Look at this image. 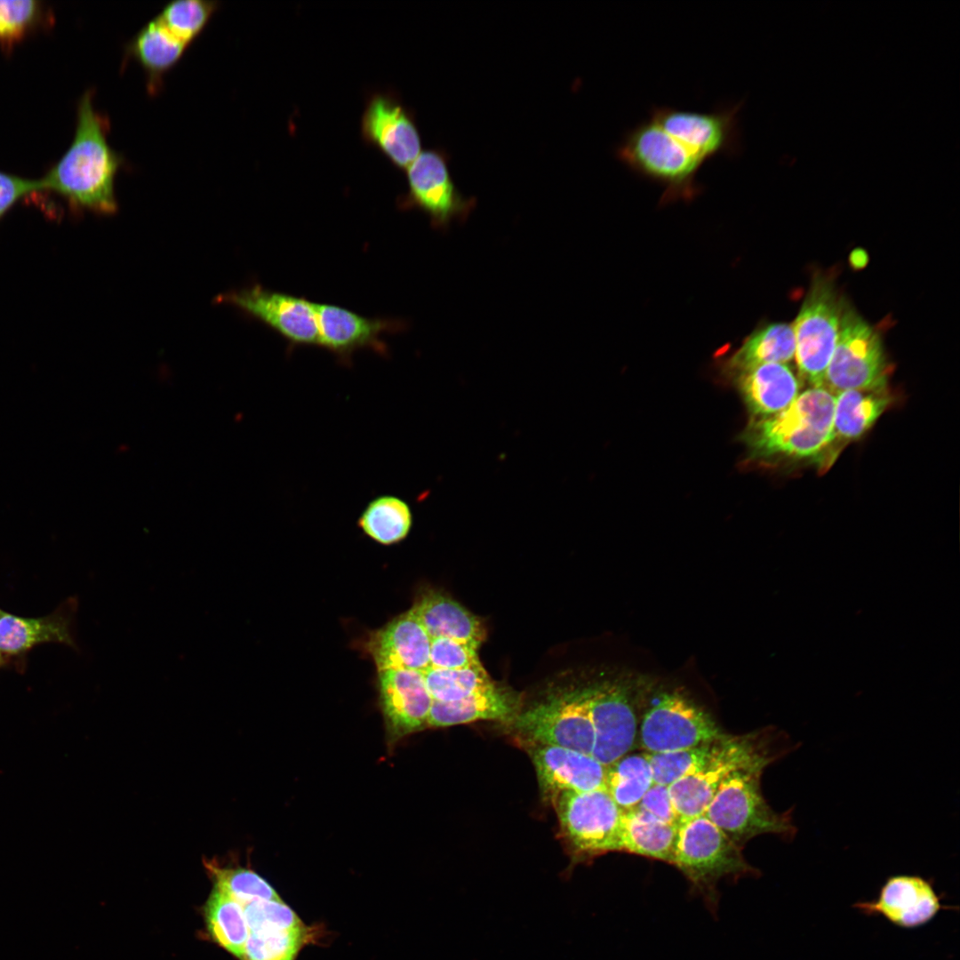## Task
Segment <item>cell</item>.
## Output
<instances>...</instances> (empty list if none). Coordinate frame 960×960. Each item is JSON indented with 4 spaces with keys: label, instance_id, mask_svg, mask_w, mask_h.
<instances>
[{
    "label": "cell",
    "instance_id": "cell-1",
    "mask_svg": "<svg viewBox=\"0 0 960 960\" xmlns=\"http://www.w3.org/2000/svg\"><path fill=\"white\" fill-rule=\"evenodd\" d=\"M109 129L108 117L93 106V91L85 92L78 103L71 145L40 179L42 191L56 193L76 211L114 214L117 211L116 177L125 160L109 145Z\"/></svg>",
    "mask_w": 960,
    "mask_h": 960
},
{
    "label": "cell",
    "instance_id": "cell-2",
    "mask_svg": "<svg viewBox=\"0 0 960 960\" xmlns=\"http://www.w3.org/2000/svg\"><path fill=\"white\" fill-rule=\"evenodd\" d=\"M835 394L826 387H809L783 411L755 419L745 441L755 456L820 462L836 444Z\"/></svg>",
    "mask_w": 960,
    "mask_h": 960
},
{
    "label": "cell",
    "instance_id": "cell-3",
    "mask_svg": "<svg viewBox=\"0 0 960 960\" xmlns=\"http://www.w3.org/2000/svg\"><path fill=\"white\" fill-rule=\"evenodd\" d=\"M792 747L781 732L726 734L701 769L668 786L679 824L704 814L720 784L732 772L750 767L765 769Z\"/></svg>",
    "mask_w": 960,
    "mask_h": 960
},
{
    "label": "cell",
    "instance_id": "cell-4",
    "mask_svg": "<svg viewBox=\"0 0 960 960\" xmlns=\"http://www.w3.org/2000/svg\"><path fill=\"white\" fill-rule=\"evenodd\" d=\"M671 864L684 875L713 912L718 906L717 884L721 879L756 875L740 846L704 814L678 825Z\"/></svg>",
    "mask_w": 960,
    "mask_h": 960
},
{
    "label": "cell",
    "instance_id": "cell-5",
    "mask_svg": "<svg viewBox=\"0 0 960 960\" xmlns=\"http://www.w3.org/2000/svg\"><path fill=\"white\" fill-rule=\"evenodd\" d=\"M764 770L750 767L732 772L720 784L704 812L740 846L763 834L786 839L796 834L791 812H777L764 799L761 790Z\"/></svg>",
    "mask_w": 960,
    "mask_h": 960
},
{
    "label": "cell",
    "instance_id": "cell-6",
    "mask_svg": "<svg viewBox=\"0 0 960 960\" xmlns=\"http://www.w3.org/2000/svg\"><path fill=\"white\" fill-rule=\"evenodd\" d=\"M615 156L632 172L664 185L668 196L692 195L704 164L651 117L625 133Z\"/></svg>",
    "mask_w": 960,
    "mask_h": 960
},
{
    "label": "cell",
    "instance_id": "cell-7",
    "mask_svg": "<svg viewBox=\"0 0 960 960\" xmlns=\"http://www.w3.org/2000/svg\"><path fill=\"white\" fill-rule=\"evenodd\" d=\"M843 306L832 281L816 276L792 325L797 371L810 387H824L839 335Z\"/></svg>",
    "mask_w": 960,
    "mask_h": 960
},
{
    "label": "cell",
    "instance_id": "cell-8",
    "mask_svg": "<svg viewBox=\"0 0 960 960\" xmlns=\"http://www.w3.org/2000/svg\"><path fill=\"white\" fill-rule=\"evenodd\" d=\"M889 365L880 335L844 303L838 339L824 387L834 394L847 389L886 388Z\"/></svg>",
    "mask_w": 960,
    "mask_h": 960
},
{
    "label": "cell",
    "instance_id": "cell-9",
    "mask_svg": "<svg viewBox=\"0 0 960 960\" xmlns=\"http://www.w3.org/2000/svg\"><path fill=\"white\" fill-rule=\"evenodd\" d=\"M590 688L555 692L517 715L516 727L534 745L592 754L595 731L589 712Z\"/></svg>",
    "mask_w": 960,
    "mask_h": 960
},
{
    "label": "cell",
    "instance_id": "cell-10",
    "mask_svg": "<svg viewBox=\"0 0 960 960\" xmlns=\"http://www.w3.org/2000/svg\"><path fill=\"white\" fill-rule=\"evenodd\" d=\"M639 740L645 753L675 751L713 742L723 732L713 718L677 693L661 694L644 716Z\"/></svg>",
    "mask_w": 960,
    "mask_h": 960
},
{
    "label": "cell",
    "instance_id": "cell-11",
    "mask_svg": "<svg viewBox=\"0 0 960 960\" xmlns=\"http://www.w3.org/2000/svg\"><path fill=\"white\" fill-rule=\"evenodd\" d=\"M448 154L442 148L421 151L405 169L408 191L403 205L426 213L436 228H446L453 220H464L476 205L464 196L449 170Z\"/></svg>",
    "mask_w": 960,
    "mask_h": 960
},
{
    "label": "cell",
    "instance_id": "cell-12",
    "mask_svg": "<svg viewBox=\"0 0 960 960\" xmlns=\"http://www.w3.org/2000/svg\"><path fill=\"white\" fill-rule=\"evenodd\" d=\"M742 104L723 105L707 113L653 107L650 117L705 163L717 155L739 154Z\"/></svg>",
    "mask_w": 960,
    "mask_h": 960
},
{
    "label": "cell",
    "instance_id": "cell-13",
    "mask_svg": "<svg viewBox=\"0 0 960 960\" xmlns=\"http://www.w3.org/2000/svg\"><path fill=\"white\" fill-rule=\"evenodd\" d=\"M553 800L562 831L578 852L588 855L616 852L623 810L606 789L564 791Z\"/></svg>",
    "mask_w": 960,
    "mask_h": 960
},
{
    "label": "cell",
    "instance_id": "cell-14",
    "mask_svg": "<svg viewBox=\"0 0 960 960\" xmlns=\"http://www.w3.org/2000/svg\"><path fill=\"white\" fill-rule=\"evenodd\" d=\"M216 301L240 308L270 327L292 346L318 345L314 302L306 298L254 284L220 294Z\"/></svg>",
    "mask_w": 960,
    "mask_h": 960
},
{
    "label": "cell",
    "instance_id": "cell-15",
    "mask_svg": "<svg viewBox=\"0 0 960 960\" xmlns=\"http://www.w3.org/2000/svg\"><path fill=\"white\" fill-rule=\"evenodd\" d=\"M364 142L379 149L395 166L405 170L421 152L414 114L390 92L372 93L361 119Z\"/></svg>",
    "mask_w": 960,
    "mask_h": 960
},
{
    "label": "cell",
    "instance_id": "cell-16",
    "mask_svg": "<svg viewBox=\"0 0 960 960\" xmlns=\"http://www.w3.org/2000/svg\"><path fill=\"white\" fill-rule=\"evenodd\" d=\"M314 308L318 345L342 363H349L353 354L363 348L387 355L388 347L382 335L404 328V323L396 319L366 317L337 305L314 302Z\"/></svg>",
    "mask_w": 960,
    "mask_h": 960
},
{
    "label": "cell",
    "instance_id": "cell-17",
    "mask_svg": "<svg viewBox=\"0 0 960 960\" xmlns=\"http://www.w3.org/2000/svg\"><path fill=\"white\" fill-rule=\"evenodd\" d=\"M377 689L389 745L428 726L433 700L421 671H378Z\"/></svg>",
    "mask_w": 960,
    "mask_h": 960
},
{
    "label": "cell",
    "instance_id": "cell-18",
    "mask_svg": "<svg viewBox=\"0 0 960 960\" xmlns=\"http://www.w3.org/2000/svg\"><path fill=\"white\" fill-rule=\"evenodd\" d=\"M853 908L868 916H882L900 928H916L929 923L941 909L932 884L918 876H893L881 887L877 898L859 901Z\"/></svg>",
    "mask_w": 960,
    "mask_h": 960
},
{
    "label": "cell",
    "instance_id": "cell-19",
    "mask_svg": "<svg viewBox=\"0 0 960 960\" xmlns=\"http://www.w3.org/2000/svg\"><path fill=\"white\" fill-rule=\"evenodd\" d=\"M589 712L595 731L591 756L608 767L633 747L637 725L635 711L625 690L607 684L590 688Z\"/></svg>",
    "mask_w": 960,
    "mask_h": 960
},
{
    "label": "cell",
    "instance_id": "cell-20",
    "mask_svg": "<svg viewBox=\"0 0 960 960\" xmlns=\"http://www.w3.org/2000/svg\"><path fill=\"white\" fill-rule=\"evenodd\" d=\"M364 647L378 671L429 667L430 637L411 610L369 633Z\"/></svg>",
    "mask_w": 960,
    "mask_h": 960
},
{
    "label": "cell",
    "instance_id": "cell-21",
    "mask_svg": "<svg viewBox=\"0 0 960 960\" xmlns=\"http://www.w3.org/2000/svg\"><path fill=\"white\" fill-rule=\"evenodd\" d=\"M532 762L541 791L552 799L564 791L605 789L607 766L572 749L534 745Z\"/></svg>",
    "mask_w": 960,
    "mask_h": 960
},
{
    "label": "cell",
    "instance_id": "cell-22",
    "mask_svg": "<svg viewBox=\"0 0 960 960\" xmlns=\"http://www.w3.org/2000/svg\"><path fill=\"white\" fill-rule=\"evenodd\" d=\"M738 384L755 419L772 416L789 406L800 394V381L788 364L770 363L739 372Z\"/></svg>",
    "mask_w": 960,
    "mask_h": 960
},
{
    "label": "cell",
    "instance_id": "cell-23",
    "mask_svg": "<svg viewBox=\"0 0 960 960\" xmlns=\"http://www.w3.org/2000/svg\"><path fill=\"white\" fill-rule=\"evenodd\" d=\"M188 46L155 16L126 43L124 57L133 59L141 66L147 90L155 95L162 90L165 74L178 63Z\"/></svg>",
    "mask_w": 960,
    "mask_h": 960
},
{
    "label": "cell",
    "instance_id": "cell-24",
    "mask_svg": "<svg viewBox=\"0 0 960 960\" xmlns=\"http://www.w3.org/2000/svg\"><path fill=\"white\" fill-rule=\"evenodd\" d=\"M410 610L430 639L446 637L478 648L485 637L481 621L458 602L440 592H424Z\"/></svg>",
    "mask_w": 960,
    "mask_h": 960
},
{
    "label": "cell",
    "instance_id": "cell-25",
    "mask_svg": "<svg viewBox=\"0 0 960 960\" xmlns=\"http://www.w3.org/2000/svg\"><path fill=\"white\" fill-rule=\"evenodd\" d=\"M516 698L494 684L462 700L452 702L432 701L428 726L445 727L478 720L505 721L516 717Z\"/></svg>",
    "mask_w": 960,
    "mask_h": 960
},
{
    "label": "cell",
    "instance_id": "cell-26",
    "mask_svg": "<svg viewBox=\"0 0 960 960\" xmlns=\"http://www.w3.org/2000/svg\"><path fill=\"white\" fill-rule=\"evenodd\" d=\"M677 826L664 823L634 807L622 811L616 852L672 863Z\"/></svg>",
    "mask_w": 960,
    "mask_h": 960
},
{
    "label": "cell",
    "instance_id": "cell-27",
    "mask_svg": "<svg viewBox=\"0 0 960 960\" xmlns=\"http://www.w3.org/2000/svg\"><path fill=\"white\" fill-rule=\"evenodd\" d=\"M892 401L888 387L847 389L835 394V441H852L868 432Z\"/></svg>",
    "mask_w": 960,
    "mask_h": 960
},
{
    "label": "cell",
    "instance_id": "cell-28",
    "mask_svg": "<svg viewBox=\"0 0 960 960\" xmlns=\"http://www.w3.org/2000/svg\"><path fill=\"white\" fill-rule=\"evenodd\" d=\"M49 642L75 646L68 621L61 617L22 618L0 615V658L17 655Z\"/></svg>",
    "mask_w": 960,
    "mask_h": 960
},
{
    "label": "cell",
    "instance_id": "cell-29",
    "mask_svg": "<svg viewBox=\"0 0 960 960\" xmlns=\"http://www.w3.org/2000/svg\"><path fill=\"white\" fill-rule=\"evenodd\" d=\"M796 342L792 325L774 323L757 329L730 357V369L741 372L754 366L788 364L795 359Z\"/></svg>",
    "mask_w": 960,
    "mask_h": 960
},
{
    "label": "cell",
    "instance_id": "cell-30",
    "mask_svg": "<svg viewBox=\"0 0 960 960\" xmlns=\"http://www.w3.org/2000/svg\"><path fill=\"white\" fill-rule=\"evenodd\" d=\"M410 505L393 494H382L370 500L358 517L363 532L381 545L404 540L412 526Z\"/></svg>",
    "mask_w": 960,
    "mask_h": 960
},
{
    "label": "cell",
    "instance_id": "cell-31",
    "mask_svg": "<svg viewBox=\"0 0 960 960\" xmlns=\"http://www.w3.org/2000/svg\"><path fill=\"white\" fill-rule=\"evenodd\" d=\"M204 917L212 939L241 958L250 933L244 906L213 888L205 904Z\"/></svg>",
    "mask_w": 960,
    "mask_h": 960
},
{
    "label": "cell",
    "instance_id": "cell-32",
    "mask_svg": "<svg viewBox=\"0 0 960 960\" xmlns=\"http://www.w3.org/2000/svg\"><path fill=\"white\" fill-rule=\"evenodd\" d=\"M652 784L645 753L625 755L607 767L605 789L623 811L636 807Z\"/></svg>",
    "mask_w": 960,
    "mask_h": 960
},
{
    "label": "cell",
    "instance_id": "cell-33",
    "mask_svg": "<svg viewBox=\"0 0 960 960\" xmlns=\"http://www.w3.org/2000/svg\"><path fill=\"white\" fill-rule=\"evenodd\" d=\"M422 673L432 700L439 702L462 700L494 684L480 662L460 669L428 667Z\"/></svg>",
    "mask_w": 960,
    "mask_h": 960
},
{
    "label": "cell",
    "instance_id": "cell-34",
    "mask_svg": "<svg viewBox=\"0 0 960 960\" xmlns=\"http://www.w3.org/2000/svg\"><path fill=\"white\" fill-rule=\"evenodd\" d=\"M213 888L243 906L252 901L281 900L275 889L256 872L245 868H224L206 861Z\"/></svg>",
    "mask_w": 960,
    "mask_h": 960
},
{
    "label": "cell",
    "instance_id": "cell-35",
    "mask_svg": "<svg viewBox=\"0 0 960 960\" xmlns=\"http://www.w3.org/2000/svg\"><path fill=\"white\" fill-rule=\"evenodd\" d=\"M721 739L675 751L656 754L645 753L652 768L653 783L670 786L674 782L698 772L714 755Z\"/></svg>",
    "mask_w": 960,
    "mask_h": 960
},
{
    "label": "cell",
    "instance_id": "cell-36",
    "mask_svg": "<svg viewBox=\"0 0 960 960\" xmlns=\"http://www.w3.org/2000/svg\"><path fill=\"white\" fill-rule=\"evenodd\" d=\"M219 1L175 0L156 15L176 37L188 45L203 32L218 9Z\"/></svg>",
    "mask_w": 960,
    "mask_h": 960
},
{
    "label": "cell",
    "instance_id": "cell-37",
    "mask_svg": "<svg viewBox=\"0 0 960 960\" xmlns=\"http://www.w3.org/2000/svg\"><path fill=\"white\" fill-rule=\"evenodd\" d=\"M308 938L306 926L250 932L241 960H294Z\"/></svg>",
    "mask_w": 960,
    "mask_h": 960
},
{
    "label": "cell",
    "instance_id": "cell-38",
    "mask_svg": "<svg viewBox=\"0 0 960 960\" xmlns=\"http://www.w3.org/2000/svg\"><path fill=\"white\" fill-rule=\"evenodd\" d=\"M250 932L296 929L305 926L296 913L282 900H258L244 906Z\"/></svg>",
    "mask_w": 960,
    "mask_h": 960
},
{
    "label": "cell",
    "instance_id": "cell-39",
    "mask_svg": "<svg viewBox=\"0 0 960 960\" xmlns=\"http://www.w3.org/2000/svg\"><path fill=\"white\" fill-rule=\"evenodd\" d=\"M477 648L446 637L431 638L429 667L443 669H460L479 661Z\"/></svg>",
    "mask_w": 960,
    "mask_h": 960
},
{
    "label": "cell",
    "instance_id": "cell-40",
    "mask_svg": "<svg viewBox=\"0 0 960 960\" xmlns=\"http://www.w3.org/2000/svg\"><path fill=\"white\" fill-rule=\"evenodd\" d=\"M37 3L32 0H0V38L20 36L36 17Z\"/></svg>",
    "mask_w": 960,
    "mask_h": 960
},
{
    "label": "cell",
    "instance_id": "cell-41",
    "mask_svg": "<svg viewBox=\"0 0 960 960\" xmlns=\"http://www.w3.org/2000/svg\"><path fill=\"white\" fill-rule=\"evenodd\" d=\"M636 807L664 823L677 827L679 825L668 786L653 783Z\"/></svg>",
    "mask_w": 960,
    "mask_h": 960
},
{
    "label": "cell",
    "instance_id": "cell-42",
    "mask_svg": "<svg viewBox=\"0 0 960 960\" xmlns=\"http://www.w3.org/2000/svg\"><path fill=\"white\" fill-rule=\"evenodd\" d=\"M38 191H42L40 179H23L0 172V220L20 199Z\"/></svg>",
    "mask_w": 960,
    "mask_h": 960
},
{
    "label": "cell",
    "instance_id": "cell-43",
    "mask_svg": "<svg viewBox=\"0 0 960 960\" xmlns=\"http://www.w3.org/2000/svg\"><path fill=\"white\" fill-rule=\"evenodd\" d=\"M3 661H4V660H2L1 658H0V665L2 664V662H3Z\"/></svg>",
    "mask_w": 960,
    "mask_h": 960
},
{
    "label": "cell",
    "instance_id": "cell-44",
    "mask_svg": "<svg viewBox=\"0 0 960 960\" xmlns=\"http://www.w3.org/2000/svg\"><path fill=\"white\" fill-rule=\"evenodd\" d=\"M2 612H3V611L0 610V615H1Z\"/></svg>",
    "mask_w": 960,
    "mask_h": 960
}]
</instances>
